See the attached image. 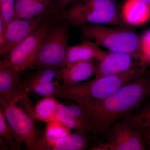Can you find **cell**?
I'll return each instance as SVG.
<instances>
[{"mask_svg": "<svg viewBox=\"0 0 150 150\" xmlns=\"http://www.w3.org/2000/svg\"><path fill=\"white\" fill-rule=\"evenodd\" d=\"M65 17L77 27L86 24L131 26L115 0H78L68 8Z\"/></svg>", "mask_w": 150, "mask_h": 150, "instance_id": "5", "label": "cell"}, {"mask_svg": "<svg viewBox=\"0 0 150 150\" xmlns=\"http://www.w3.org/2000/svg\"><path fill=\"white\" fill-rule=\"evenodd\" d=\"M54 19L44 23L16 46L8 56L1 60L0 66L11 67L21 72L32 67L43 45L47 30Z\"/></svg>", "mask_w": 150, "mask_h": 150, "instance_id": "8", "label": "cell"}, {"mask_svg": "<svg viewBox=\"0 0 150 150\" xmlns=\"http://www.w3.org/2000/svg\"><path fill=\"white\" fill-rule=\"evenodd\" d=\"M138 1H141L145 3L150 7V0H138Z\"/></svg>", "mask_w": 150, "mask_h": 150, "instance_id": "29", "label": "cell"}, {"mask_svg": "<svg viewBox=\"0 0 150 150\" xmlns=\"http://www.w3.org/2000/svg\"><path fill=\"white\" fill-rule=\"evenodd\" d=\"M130 54L119 52H108L96 65L95 79L107 76L118 74L128 71L138 63L133 62Z\"/></svg>", "mask_w": 150, "mask_h": 150, "instance_id": "11", "label": "cell"}, {"mask_svg": "<svg viewBox=\"0 0 150 150\" xmlns=\"http://www.w3.org/2000/svg\"><path fill=\"white\" fill-rule=\"evenodd\" d=\"M55 118L76 132L86 134L95 133L94 127L88 118L83 107L78 103L66 106L59 103Z\"/></svg>", "mask_w": 150, "mask_h": 150, "instance_id": "10", "label": "cell"}, {"mask_svg": "<svg viewBox=\"0 0 150 150\" xmlns=\"http://www.w3.org/2000/svg\"><path fill=\"white\" fill-rule=\"evenodd\" d=\"M85 39L93 40L109 51L131 55L141 62L144 55L142 35L131 26L109 27L103 25L86 24L79 27Z\"/></svg>", "mask_w": 150, "mask_h": 150, "instance_id": "4", "label": "cell"}, {"mask_svg": "<svg viewBox=\"0 0 150 150\" xmlns=\"http://www.w3.org/2000/svg\"><path fill=\"white\" fill-rule=\"evenodd\" d=\"M0 142H1V146H2V147L1 148L2 149L1 150H6L7 149V146L6 145H4L5 144V143L4 142V140H3V139H2L1 137V140H0Z\"/></svg>", "mask_w": 150, "mask_h": 150, "instance_id": "28", "label": "cell"}, {"mask_svg": "<svg viewBox=\"0 0 150 150\" xmlns=\"http://www.w3.org/2000/svg\"><path fill=\"white\" fill-rule=\"evenodd\" d=\"M45 16L32 19H13L7 27L4 43L0 47V56L4 58L9 55L16 46L32 34L44 23L58 17Z\"/></svg>", "mask_w": 150, "mask_h": 150, "instance_id": "9", "label": "cell"}, {"mask_svg": "<svg viewBox=\"0 0 150 150\" xmlns=\"http://www.w3.org/2000/svg\"><path fill=\"white\" fill-rule=\"evenodd\" d=\"M23 72L11 67L0 66V99L10 100L13 98L22 82L21 77Z\"/></svg>", "mask_w": 150, "mask_h": 150, "instance_id": "16", "label": "cell"}, {"mask_svg": "<svg viewBox=\"0 0 150 150\" xmlns=\"http://www.w3.org/2000/svg\"><path fill=\"white\" fill-rule=\"evenodd\" d=\"M6 32V28L4 20L0 16V47L4 43Z\"/></svg>", "mask_w": 150, "mask_h": 150, "instance_id": "26", "label": "cell"}, {"mask_svg": "<svg viewBox=\"0 0 150 150\" xmlns=\"http://www.w3.org/2000/svg\"><path fill=\"white\" fill-rule=\"evenodd\" d=\"M146 69V67L138 63L124 72L71 86H64L56 79V90L53 96L74 100L79 104L104 99L144 74Z\"/></svg>", "mask_w": 150, "mask_h": 150, "instance_id": "2", "label": "cell"}, {"mask_svg": "<svg viewBox=\"0 0 150 150\" xmlns=\"http://www.w3.org/2000/svg\"><path fill=\"white\" fill-rule=\"evenodd\" d=\"M16 0H0V16L4 20L6 30L13 19Z\"/></svg>", "mask_w": 150, "mask_h": 150, "instance_id": "23", "label": "cell"}, {"mask_svg": "<svg viewBox=\"0 0 150 150\" xmlns=\"http://www.w3.org/2000/svg\"><path fill=\"white\" fill-rule=\"evenodd\" d=\"M71 129L61 121L55 119L48 123L45 137L50 149L58 140L71 134Z\"/></svg>", "mask_w": 150, "mask_h": 150, "instance_id": "20", "label": "cell"}, {"mask_svg": "<svg viewBox=\"0 0 150 150\" xmlns=\"http://www.w3.org/2000/svg\"><path fill=\"white\" fill-rule=\"evenodd\" d=\"M0 136L6 140L11 149H19L13 130L7 121L1 108H0Z\"/></svg>", "mask_w": 150, "mask_h": 150, "instance_id": "21", "label": "cell"}, {"mask_svg": "<svg viewBox=\"0 0 150 150\" xmlns=\"http://www.w3.org/2000/svg\"><path fill=\"white\" fill-rule=\"evenodd\" d=\"M140 64L146 67L150 65V46L144 48L143 59Z\"/></svg>", "mask_w": 150, "mask_h": 150, "instance_id": "25", "label": "cell"}, {"mask_svg": "<svg viewBox=\"0 0 150 150\" xmlns=\"http://www.w3.org/2000/svg\"><path fill=\"white\" fill-rule=\"evenodd\" d=\"M143 37V46L144 48L150 46V30L146 32L145 34L142 35Z\"/></svg>", "mask_w": 150, "mask_h": 150, "instance_id": "27", "label": "cell"}, {"mask_svg": "<svg viewBox=\"0 0 150 150\" xmlns=\"http://www.w3.org/2000/svg\"><path fill=\"white\" fill-rule=\"evenodd\" d=\"M22 86L28 93H33L45 96H53L56 88L55 81H53L46 83L29 84Z\"/></svg>", "mask_w": 150, "mask_h": 150, "instance_id": "22", "label": "cell"}, {"mask_svg": "<svg viewBox=\"0 0 150 150\" xmlns=\"http://www.w3.org/2000/svg\"><path fill=\"white\" fill-rule=\"evenodd\" d=\"M35 71L22 80L23 85L46 83L52 81L54 79L61 80V70L49 67H38Z\"/></svg>", "mask_w": 150, "mask_h": 150, "instance_id": "19", "label": "cell"}, {"mask_svg": "<svg viewBox=\"0 0 150 150\" xmlns=\"http://www.w3.org/2000/svg\"><path fill=\"white\" fill-rule=\"evenodd\" d=\"M96 69V65L93 60L67 64L61 70L62 84L67 86L79 84L93 76Z\"/></svg>", "mask_w": 150, "mask_h": 150, "instance_id": "13", "label": "cell"}, {"mask_svg": "<svg viewBox=\"0 0 150 150\" xmlns=\"http://www.w3.org/2000/svg\"><path fill=\"white\" fill-rule=\"evenodd\" d=\"M107 52L100 48L94 42L85 39L82 43L69 47L67 65L93 60L99 62Z\"/></svg>", "mask_w": 150, "mask_h": 150, "instance_id": "14", "label": "cell"}, {"mask_svg": "<svg viewBox=\"0 0 150 150\" xmlns=\"http://www.w3.org/2000/svg\"><path fill=\"white\" fill-rule=\"evenodd\" d=\"M149 95L150 75L145 74L104 99L80 105L95 134L105 135L114 123L136 111Z\"/></svg>", "mask_w": 150, "mask_h": 150, "instance_id": "1", "label": "cell"}, {"mask_svg": "<svg viewBox=\"0 0 150 150\" xmlns=\"http://www.w3.org/2000/svg\"><path fill=\"white\" fill-rule=\"evenodd\" d=\"M78 0H54V9L59 16H65L66 10L71 4Z\"/></svg>", "mask_w": 150, "mask_h": 150, "instance_id": "24", "label": "cell"}, {"mask_svg": "<svg viewBox=\"0 0 150 150\" xmlns=\"http://www.w3.org/2000/svg\"><path fill=\"white\" fill-rule=\"evenodd\" d=\"M87 134L79 132L70 134L58 140L53 145L51 149L58 150H82L89 146Z\"/></svg>", "mask_w": 150, "mask_h": 150, "instance_id": "18", "label": "cell"}, {"mask_svg": "<svg viewBox=\"0 0 150 150\" xmlns=\"http://www.w3.org/2000/svg\"><path fill=\"white\" fill-rule=\"evenodd\" d=\"M130 25L143 23L149 18L150 7L138 0H127L121 11Z\"/></svg>", "mask_w": 150, "mask_h": 150, "instance_id": "17", "label": "cell"}, {"mask_svg": "<svg viewBox=\"0 0 150 150\" xmlns=\"http://www.w3.org/2000/svg\"><path fill=\"white\" fill-rule=\"evenodd\" d=\"M104 144L93 149L143 150L150 146V111L133 112L114 123Z\"/></svg>", "mask_w": 150, "mask_h": 150, "instance_id": "3", "label": "cell"}, {"mask_svg": "<svg viewBox=\"0 0 150 150\" xmlns=\"http://www.w3.org/2000/svg\"><path fill=\"white\" fill-rule=\"evenodd\" d=\"M70 25L65 16L58 17L52 21L33 67L61 70L66 67Z\"/></svg>", "mask_w": 150, "mask_h": 150, "instance_id": "7", "label": "cell"}, {"mask_svg": "<svg viewBox=\"0 0 150 150\" xmlns=\"http://www.w3.org/2000/svg\"><path fill=\"white\" fill-rule=\"evenodd\" d=\"M28 94L23 99V105L28 113L34 120L48 123L56 119L55 114L59 101L53 96H45L33 107L28 99Z\"/></svg>", "mask_w": 150, "mask_h": 150, "instance_id": "15", "label": "cell"}, {"mask_svg": "<svg viewBox=\"0 0 150 150\" xmlns=\"http://www.w3.org/2000/svg\"><path fill=\"white\" fill-rule=\"evenodd\" d=\"M21 95L16 93L10 100L0 99L1 108L13 130L19 149L23 143L28 150L50 149L45 134L43 135L35 127L34 119L17 106V103L22 98Z\"/></svg>", "mask_w": 150, "mask_h": 150, "instance_id": "6", "label": "cell"}, {"mask_svg": "<svg viewBox=\"0 0 150 150\" xmlns=\"http://www.w3.org/2000/svg\"><path fill=\"white\" fill-rule=\"evenodd\" d=\"M54 0H16L13 19H32L56 16Z\"/></svg>", "mask_w": 150, "mask_h": 150, "instance_id": "12", "label": "cell"}]
</instances>
